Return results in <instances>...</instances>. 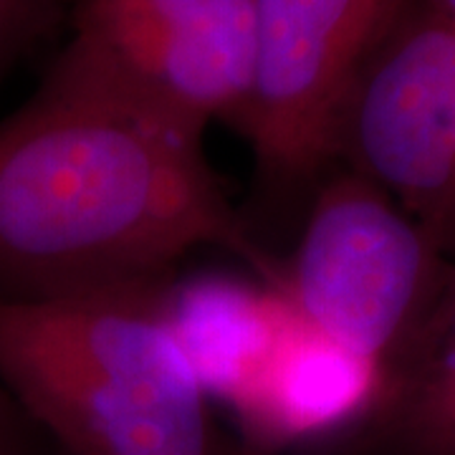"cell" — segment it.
Masks as SVG:
<instances>
[{"mask_svg":"<svg viewBox=\"0 0 455 455\" xmlns=\"http://www.w3.org/2000/svg\"><path fill=\"white\" fill-rule=\"evenodd\" d=\"M392 377L390 410L410 455H455V274Z\"/></svg>","mask_w":455,"mask_h":455,"instance_id":"obj_9","label":"cell"},{"mask_svg":"<svg viewBox=\"0 0 455 455\" xmlns=\"http://www.w3.org/2000/svg\"><path fill=\"white\" fill-rule=\"evenodd\" d=\"M390 397L385 364L344 349L291 309L259 377L230 412L245 438L268 451L347 433L390 407Z\"/></svg>","mask_w":455,"mask_h":455,"instance_id":"obj_7","label":"cell"},{"mask_svg":"<svg viewBox=\"0 0 455 455\" xmlns=\"http://www.w3.org/2000/svg\"><path fill=\"white\" fill-rule=\"evenodd\" d=\"M157 291L0 299V379L74 455H230Z\"/></svg>","mask_w":455,"mask_h":455,"instance_id":"obj_2","label":"cell"},{"mask_svg":"<svg viewBox=\"0 0 455 455\" xmlns=\"http://www.w3.org/2000/svg\"><path fill=\"white\" fill-rule=\"evenodd\" d=\"M157 304L205 395L230 410L259 377L291 311L263 281L220 274L160 289Z\"/></svg>","mask_w":455,"mask_h":455,"instance_id":"obj_8","label":"cell"},{"mask_svg":"<svg viewBox=\"0 0 455 455\" xmlns=\"http://www.w3.org/2000/svg\"><path fill=\"white\" fill-rule=\"evenodd\" d=\"M435 11H438L440 16L445 18V20H451L455 26V0H427Z\"/></svg>","mask_w":455,"mask_h":455,"instance_id":"obj_11","label":"cell"},{"mask_svg":"<svg viewBox=\"0 0 455 455\" xmlns=\"http://www.w3.org/2000/svg\"><path fill=\"white\" fill-rule=\"evenodd\" d=\"M334 157L455 248V26L403 0L352 86Z\"/></svg>","mask_w":455,"mask_h":455,"instance_id":"obj_5","label":"cell"},{"mask_svg":"<svg viewBox=\"0 0 455 455\" xmlns=\"http://www.w3.org/2000/svg\"><path fill=\"white\" fill-rule=\"evenodd\" d=\"M445 248L357 172L326 180L281 293L324 337L392 372L435 307L451 271Z\"/></svg>","mask_w":455,"mask_h":455,"instance_id":"obj_3","label":"cell"},{"mask_svg":"<svg viewBox=\"0 0 455 455\" xmlns=\"http://www.w3.org/2000/svg\"><path fill=\"white\" fill-rule=\"evenodd\" d=\"M205 245L281 291V263L228 205L203 132L59 61L0 122V299L160 289Z\"/></svg>","mask_w":455,"mask_h":455,"instance_id":"obj_1","label":"cell"},{"mask_svg":"<svg viewBox=\"0 0 455 455\" xmlns=\"http://www.w3.org/2000/svg\"><path fill=\"white\" fill-rule=\"evenodd\" d=\"M56 59L196 132L238 124L253 84L256 0H71Z\"/></svg>","mask_w":455,"mask_h":455,"instance_id":"obj_4","label":"cell"},{"mask_svg":"<svg viewBox=\"0 0 455 455\" xmlns=\"http://www.w3.org/2000/svg\"><path fill=\"white\" fill-rule=\"evenodd\" d=\"M71 0H0V76L59 20Z\"/></svg>","mask_w":455,"mask_h":455,"instance_id":"obj_10","label":"cell"},{"mask_svg":"<svg viewBox=\"0 0 455 455\" xmlns=\"http://www.w3.org/2000/svg\"><path fill=\"white\" fill-rule=\"evenodd\" d=\"M403 0H256L253 84L238 130L266 188L291 193L334 160L347 97Z\"/></svg>","mask_w":455,"mask_h":455,"instance_id":"obj_6","label":"cell"}]
</instances>
